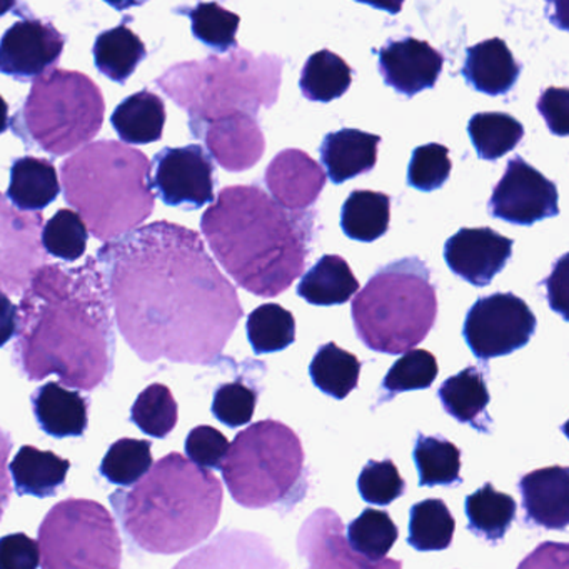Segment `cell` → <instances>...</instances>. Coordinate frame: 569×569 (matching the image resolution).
I'll return each instance as SVG.
<instances>
[{"label":"cell","mask_w":569,"mask_h":569,"mask_svg":"<svg viewBox=\"0 0 569 569\" xmlns=\"http://www.w3.org/2000/svg\"><path fill=\"white\" fill-rule=\"evenodd\" d=\"M98 262L119 331L142 361L211 365L242 318L234 288L182 226L131 232L101 248Z\"/></svg>","instance_id":"1"},{"label":"cell","mask_w":569,"mask_h":569,"mask_svg":"<svg viewBox=\"0 0 569 569\" xmlns=\"http://www.w3.org/2000/svg\"><path fill=\"white\" fill-rule=\"evenodd\" d=\"M14 365L29 381L58 375L69 388L94 391L111 378L116 336L111 299L98 261L78 269H38L18 309Z\"/></svg>","instance_id":"2"},{"label":"cell","mask_w":569,"mask_h":569,"mask_svg":"<svg viewBox=\"0 0 569 569\" xmlns=\"http://www.w3.org/2000/svg\"><path fill=\"white\" fill-rule=\"evenodd\" d=\"M315 212H289L258 186H229L202 214L212 254L239 288L276 298L305 271Z\"/></svg>","instance_id":"3"},{"label":"cell","mask_w":569,"mask_h":569,"mask_svg":"<svg viewBox=\"0 0 569 569\" xmlns=\"http://www.w3.org/2000/svg\"><path fill=\"white\" fill-rule=\"evenodd\" d=\"M222 485L211 471L179 452L159 459L131 491L111 505L126 535L142 551L178 555L211 536L221 518Z\"/></svg>","instance_id":"4"},{"label":"cell","mask_w":569,"mask_h":569,"mask_svg":"<svg viewBox=\"0 0 569 569\" xmlns=\"http://www.w3.org/2000/svg\"><path fill=\"white\" fill-rule=\"evenodd\" d=\"M152 162L118 141L92 142L62 162L66 201L102 242L131 234L154 211Z\"/></svg>","instance_id":"5"},{"label":"cell","mask_w":569,"mask_h":569,"mask_svg":"<svg viewBox=\"0 0 569 569\" xmlns=\"http://www.w3.org/2000/svg\"><path fill=\"white\" fill-rule=\"evenodd\" d=\"M356 335L371 351L405 355L428 338L438 316L431 272L418 258L379 268L352 299Z\"/></svg>","instance_id":"6"},{"label":"cell","mask_w":569,"mask_h":569,"mask_svg":"<svg viewBox=\"0 0 569 569\" xmlns=\"http://www.w3.org/2000/svg\"><path fill=\"white\" fill-rule=\"evenodd\" d=\"M229 59L209 58L202 62L172 66L156 81L159 89L189 114V126L204 124L234 112L256 118L259 104L278 101L282 61L254 59L239 49Z\"/></svg>","instance_id":"7"},{"label":"cell","mask_w":569,"mask_h":569,"mask_svg":"<svg viewBox=\"0 0 569 569\" xmlns=\"http://www.w3.org/2000/svg\"><path fill=\"white\" fill-rule=\"evenodd\" d=\"M301 439L289 426L264 419L229 445L222 479L238 505L249 509L295 508L308 492Z\"/></svg>","instance_id":"8"},{"label":"cell","mask_w":569,"mask_h":569,"mask_svg":"<svg viewBox=\"0 0 569 569\" xmlns=\"http://www.w3.org/2000/svg\"><path fill=\"white\" fill-rule=\"evenodd\" d=\"M101 89L81 72L52 69L36 79L12 129L26 144L66 156L91 142L104 124Z\"/></svg>","instance_id":"9"},{"label":"cell","mask_w":569,"mask_h":569,"mask_svg":"<svg viewBox=\"0 0 569 569\" xmlns=\"http://www.w3.org/2000/svg\"><path fill=\"white\" fill-rule=\"evenodd\" d=\"M42 569H121L122 541L111 512L92 499L56 505L39 528Z\"/></svg>","instance_id":"10"},{"label":"cell","mask_w":569,"mask_h":569,"mask_svg":"<svg viewBox=\"0 0 569 569\" xmlns=\"http://www.w3.org/2000/svg\"><path fill=\"white\" fill-rule=\"evenodd\" d=\"M536 316L512 292L478 299L466 315L462 336L476 358L489 361L525 348L536 331Z\"/></svg>","instance_id":"11"},{"label":"cell","mask_w":569,"mask_h":569,"mask_svg":"<svg viewBox=\"0 0 569 569\" xmlns=\"http://www.w3.org/2000/svg\"><path fill=\"white\" fill-rule=\"evenodd\" d=\"M488 211L509 224L532 226L559 214L558 188L521 156H516L492 189Z\"/></svg>","instance_id":"12"},{"label":"cell","mask_w":569,"mask_h":569,"mask_svg":"<svg viewBox=\"0 0 569 569\" xmlns=\"http://www.w3.org/2000/svg\"><path fill=\"white\" fill-rule=\"evenodd\" d=\"M159 198L168 206L201 209L216 201L214 162L198 144L168 148L152 159Z\"/></svg>","instance_id":"13"},{"label":"cell","mask_w":569,"mask_h":569,"mask_svg":"<svg viewBox=\"0 0 569 569\" xmlns=\"http://www.w3.org/2000/svg\"><path fill=\"white\" fill-rule=\"evenodd\" d=\"M66 36L42 19H21L0 39V74L19 82L36 81L61 61Z\"/></svg>","instance_id":"14"},{"label":"cell","mask_w":569,"mask_h":569,"mask_svg":"<svg viewBox=\"0 0 569 569\" xmlns=\"http://www.w3.org/2000/svg\"><path fill=\"white\" fill-rule=\"evenodd\" d=\"M335 509L319 508L299 529L298 551L308 569H402L399 559L369 561L349 548Z\"/></svg>","instance_id":"15"},{"label":"cell","mask_w":569,"mask_h":569,"mask_svg":"<svg viewBox=\"0 0 569 569\" xmlns=\"http://www.w3.org/2000/svg\"><path fill=\"white\" fill-rule=\"evenodd\" d=\"M512 244L491 228H462L446 241L445 261L462 281L486 288L508 264Z\"/></svg>","instance_id":"16"},{"label":"cell","mask_w":569,"mask_h":569,"mask_svg":"<svg viewBox=\"0 0 569 569\" xmlns=\"http://www.w3.org/2000/svg\"><path fill=\"white\" fill-rule=\"evenodd\" d=\"M194 138L202 139L221 168L246 171L264 154L266 139L258 121L246 112H234L204 124L192 126Z\"/></svg>","instance_id":"17"},{"label":"cell","mask_w":569,"mask_h":569,"mask_svg":"<svg viewBox=\"0 0 569 569\" xmlns=\"http://www.w3.org/2000/svg\"><path fill=\"white\" fill-rule=\"evenodd\" d=\"M378 56L385 84L408 98L435 88L445 66L441 52L415 38L389 41Z\"/></svg>","instance_id":"18"},{"label":"cell","mask_w":569,"mask_h":569,"mask_svg":"<svg viewBox=\"0 0 569 569\" xmlns=\"http://www.w3.org/2000/svg\"><path fill=\"white\" fill-rule=\"evenodd\" d=\"M172 569H288V565L262 536L228 529Z\"/></svg>","instance_id":"19"},{"label":"cell","mask_w":569,"mask_h":569,"mask_svg":"<svg viewBox=\"0 0 569 569\" xmlns=\"http://www.w3.org/2000/svg\"><path fill=\"white\" fill-rule=\"evenodd\" d=\"M321 166L299 149L279 152L266 169V188L274 201L288 211L299 212L311 208L326 186Z\"/></svg>","instance_id":"20"},{"label":"cell","mask_w":569,"mask_h":569,"mask_svg":"<svg viewBox=\"0 0 569 569\" xmlns=\"http://www.w3.org/2000/svg\"><path fill=\"white\" fill-rule=\"evenodd\" d=\"M526 522L551 531L569 525V469L565 466L536 469L519 479Z\"/></svg>","instance_id":"21"},{"label":"cell","mask_w":569,"mask_h":569,"mask_svg":"<svg viewBox=\"0 0 569 569\" xmlns=\"http://www.w3.org/2000/svg\"><path fill=\"white\" fill-rule=\"evenodd\" d=\"M519 74L521 66L502 39H488L466 49L462 76L481 94L491 98L508 94L518 82Z\"/></svg>","instance_id":"22"},{"label":"cell","mask_w":569,"mask_h":569,"mask_svg":"<svg viewBox=\"0 0 569 569\" xmlns=\"http://www.w3.org/2000/svg\"><path fill=\"white\" fill-rule=\"evenodd\" d=\"M39 428L52 438H81L89 425V401L59 382H46L31 398Z\"/></svg>","instance_id":"23"},{"label":"cell","mask_w":569,"mask_h":569,"mask_svg":"<svg viewBox=\"0 0 569 569\" xmlns=\"http://www.w3.org/2000/svg\"><path fill=\"white\" fill-rule=\"evenodd\" d=\"M381 138L359 129H341L338 132H329L322 139L321 161L326 166L335 184H342L349 179L368 174L378 162V148Z\"/></svg>","instance_id":"24"},{"label":"cell","mask_w":569,"mask_h":569,"mask_svg":"<svg viewBox=\"0 0 569 569\" xmlns=\"http://www.w3.org/2000/svg\"><path fill=\"white\" fill-rule=\"evenodd\" d=\"M439 401L446 415L461 425H469L482 435H488L492 418L488 415L491 395L485 376L475 366L451 376L438 389Z\"/></svg>","instance_id":"25"},{"label":"cell","mask_w":569,"mask_h":569,"mask_svg":"<svg viewBox=\"0 0 569 569\" xmlns=\"http://www.w3.org/2000/svg\"><path fill=\"white\" fill-rule=\"evenodd\" d=\"M69 469L71 461L34 446H22L9 466L16 492L39 499L54 496L64 486Z\"/></svg>","instance_id":"26"},{"label":"cell","mask_w":569,"mask_h":569,"mask_svg":"<svg viewBox=\"0 0 569 569\" xmlns=\"http://www.w3.org/2000/svg\"><path fill=\"white\" fill-rule=\"evenodd\" d=\"M61 194L58 171L46 159L19 158L11 168L8 198L21 211L38 212L51 206Z\"/></svg>","instance_id":"27"},{"label":"cell","mask_w":569,"mask_h":569,"mask_svg":"<svg viewBox=\"0 0 569 569\" xmlns=\"http://www.w3.org/2000/svg\"><path fill=\"white\" fill-rule=\"evenodd\" d=\"M111 124L128 144L142 146L161 141L166 126L164 101L154 92H136L116 108Z\"/></svg>","instance_id":"28"},{"label":"cell","mask_w":569,"mask_h":569,"mask_svg":"<svg viewBox=\"0 0 569 569\" xmlns=\"http://www.w3.org/2000/svg\"><path fill=\"white\" fill-rule=\"evenodd\" d=\"M359 281L346 259L326 254L302 276L298 296L312 306L345 305L358 295Z\"/></svg>","instance_id":"29"},{"label":"cell","mask_w":569,"mask_h":569,"mask_svg":"<svg viewBox=\"0 0 569 569\" xmlns=\"http://www.w3.org/2000/svg\"><path fill=\"white\" fill-rule=\"evenodd\" d=\"M468 529L489 545H498L516 519V501L512 496L498 491L486 482L478 491L466 498Z\"/></svg>","instance_id":"30"},{"label":"cell","mask_w":569,"mask_h":569,"mask_svg":"<svg viewBox=\"0 0 569 569\" xmlns=\"http://www.w3.org/2000/svg\"><path fill=\"white\" fill-rule=\"evenodd\" d=\"M92 52L98 71L118 84H126L148 58L144 42L124 24L99 34Z\"/></svg>","instance_id":"31"},{"label":"cell","mask_w":569,"mask_h":569,"mask_svg":"<svg viewBox=\"0 0 569 569\" xmlns=\"http://www.w3.org/2000/svg\"><path fill=\"white\" fill-rule=\"evenodd\" d=\"M391 198L385 192L355 191L341 209V228L352 241L375 242L388 232Z\"/></svg>","instance_id":"32"},{"label":"cell","mask_w":569,"mask_h":569,"mask_svg":"<svg viewBox=\"0 0 569 569\" xmlns=\"http://www.w3.org/2000/svg\"><path fill=\"white\" fill-rule=\"evenodd\" d=\"M352 84V69L329 49L315 52L302 68L299 89L308 101L331 102L342 98Z\"/></svg>","instance_id":"33"},{"label":"cell","mask_w":569,"mask_h":569,"mask_svg":"<svg viewBox=\"0 0 569 569\" xmlns=\"http://www.w3.org/2000/svg\"><path fill=\"white\" fill-rule=\"evenodd\" d=\"M309 375L319 391L342 401L358 388L361 361L335 342H328L312 358Z\"/></svg>","instance_id":"34"},{"label":"cell","mask_w":569,"mask_h":569,"mask_svg":"<svg viewBox=\"0 0 569 569\" xmlns=\"http://www.w3.org/2000/svg\"><path fill=\"white\" fill-rule=\"evenodd\" d=\"M416 468L419 472V486H455L461 479V451L455 442L442 436L419 435L412 449Z\"/></svg>","instance_id":"35"},{"label":"cell","mask_w":569,"mask_h":569,"mask_svg":"<svg viewBox=\"0 0 569 569\" xmlns=\"http://www.w3.org/2000/svg\"><path fill=\"white\" fill-rule=\"evenodd\" d=\"M456 521L442 499L416 502L409 511V546L416 551H445L452 545Z\"/></svg>","instance_id":"36"},{"label":"cell","mask_w":569,"mask_h":569,"mask_svg":"<svg viewBox=\"0 0 569 569\" xmlns=\"http://www.w3.org/2000/svg\"><path fill=\"white\" fill-rule=\"evenodd\" d=\"M468 134L482 161H498L525 138L518 119L505 112H479L469 119Z\"/></svg>","instance_id":"37"},{"label":"cell","mask_w":569,"mask_h":569,"mask_svg":"<svg viewBox=\"0 0 569 569\" xmlns=\"http://www.w3.org/2000/svg\"><path fill=\"white\" fill-rule=\"evenodd\" d=\"M438 361L426 349H411L398 359L382 379L375 408L391 401L401 392L431 388L438 378Z\"/></svg>","instance_id":"38"},{"label":"cell","mask_w":569,"mask_h":569,"mask_svg":"<svg viewBox=\"0 0 569 569\" xmlns=\"http://www.w3.org/2000/svg\"><path fill=\"white\" fill-rule=\"evenodd\" d=\"M246 331L256 355L284 351L296 341V321L281 305H262L249 315Z\"/></svg>","instance_id":"39"},{"label":"cell","mask_w":569,"mask_h":569,"mask_svg":"<svg viewBox=\"0 0 569 569\" xmlns=\"http://www.w3.org/2000/svg\"><path fill=\"white\" fill-rule=\"evenodd\" d=\"M398 526L382 509L368 508L348 526V545L369 561H381L398 541Z\"/></svg>","instance_id":"40"},{"label":"cell","mask_w":569,"mask_h":569,"mask_svg":"<svg viewBox=\"0 0 569 569\" xmlns=\"http://www.w3.org/2000/svg\"><path fill=\"white\" fill-rule=\"evenodd\" d=\"M151 448V441L146 439H119L106 452L99 471L112 485L121 488L134 486L152 468Z\"/></svg>","instance_id":"41"},{"label":"cell","mask_w":569,"mask_h":569,"mask_svg":"<svg viewBox=\"0 0 569 569\" xmlns=\"http://www.w3.org/2000/svg\"><path fill=\"white\" fill-rule=\"evenodd\" d=\"M179 408L168 386H148L136 399L131 421L151 438H168L178 425Z\"/></svg>","instance_id":"42"},{"label":"cell","mask_w":569,"mask_h":569,"mask_svg":"<svg viewBox=\"0 0 569 569\" xmlns=\"http://www.w3.org/2000/svg\"><path fill=\"white\" fill-rule=\"evenodd\" d=\"M89 231L81 216L71 209H61L46 222L41 232L42 246L49 254L62 261L74 262L86 254Z\"/></svg>","instance_id":"43"},{"label":"cell","mask_w":569,"mask_h":569,"mask_svg":"<svg viewBox=\"0 0 569 569\" xmlns=\"http://www.w3.org/2000/svg\"><path fill=\"white\" fill-rule=\"evenodd\" d=\"M192 34L202 44L218 52H228L236 48V34L241 24V18L228 9L211 2V4H198L189 9Z\"/></svg>","instance_id":"44"},{"label":"cell","mask_w":569,"mask_h":569,"mask_svg":"<svg viewBox=\"0 0 569 569\" xmlns=\"http://www.w3.org/2000/svg\"><path fill=\"white\" fill-rule=\"evenodd\" d=\"M452 162L442 144L419 146L412 151L408 168V184L422 192L442 188L451 174Z\"/></svg>","instance_id":"45"},{"label":"cell","mask_w":569,"mask_h":569,"mask_svg":"<svg viewBox=\"0 0 569 569\" xmlns=\"http://www.w3.org/2000/svg\"><path fill=\"white\" fill-rule=\"evenodd\" d=\"M359 495L369 505L389 506L406 492V481L391 459L369 461L358 478Z\"/></svg>","instance_id":"46"},{"label":"cell","mask_w":569,"mask_h":569,"mask_svg":"<svg viewBox=\"0 0 569 569\" xmlns=\"http://www.w3.org/2000/svg\"><path fill=\"white\" fill-rule=\"evenodd\" d=\"M258 398V391L246 382H226L216 389L212 415L228 428H241L254 416Z\"/></svg>","instance_id":"47"},{"label":"cell","mask_w":569,"mask_h":569,"mask_svg":"<svg viewBox=\"0 0 569 569\" xmlns=\"http://www.w3.org/2000/svg\"><path fill=\"white\" fill-rule=\"evenodd\" d=\"M228 451V438L212 426H198L186 439L189 461L202 469H221Z\"/></svg>","instance_id":"48"},{"label":"cell","mask_w":569,"mask_h":569,"mask_svg":"<svg viewBox=\"0 0 569 569\" xmlns=\"http://www.w3.org/2000/svg\"><path fill=\"white\" fill-rule=\"evenodd\" d=\"M41 551L38 541L24 532L0 538V569H38Z\"/></svg>","instance_id":"49"},{"label":"cell","mask_w":569,"mask_h":569,"mask_svg":"<svg viewBox=\"0 0 569 569\" xmlns=\"http://www.w3.org/2000/svg\"><path fill=\"white\" fill-rule=\"evenodd\" d=\"M539 114L548 124L549 131L559 138L569 134V91L565 88H548L539 96Z\"/></svg>","instance_id":"50"},{"label":"cell","mask_w":569,"mask_h":569,"mask_svg":"<svg viewBox=\"0 0 569 569\" xmlns=\"http://www.w3.org/2000/svg\"><path fill=\"white\" fill-rule=\"evenodd\" d=\"M516 569H569V546L566 542H542Z\"/></svg>","instance_id":"51"},{"label":"cell","mask_w":569,"mask_h":569,"mask_svg":"<svg viewBox=\"0 0 569 569\" xmlns=\"http://www.w3.org/2000/svg\"><path fill=\"white\" fill-rule=\"evenodd\" d=\"M568 254L559 259L558 264H555L551 278L548 279L549 302L552 309L559 311L562 318L568 319L566 315V296H568Z\"/></svg>","instance_id":"52"},{"label":"cell","mask_w":569,"mask_h":569,"mask_svg":"<svg viewBox=\"0 0 569 569\" xmlns=\"http://www.w3.org/2000/svg\"><path fill=\"white\" fill-rule=\"evenodd\" d=\"M12 451V439L9 432L0 429V521L8 509L12 495L11 478H9L8 461Z\"/></svg>","instance_id":"53"},{"label":"cell","mask_w":569,"mask_h":569,"mask_svg":"<svg viewBox=\"0 0 569 569\" xmlns=\"http://www.w3.org/2000/svg\"><path fill=\"white\" fill-rule=\"evenodd\" d=\"M18 332V308L6 292L0 291V348Z\"/></svg>","instance_id":"54"},{"label":"cell","mask_w":569,"mask_h":569,"mask_svg":"<svg viewBox=\"0 0 569 569\" xmlns=\"http://www.w3.org/2000/svg\"><path fill=\"white\" fill-rule=\"evenodd\" d=\"M9 104L6 99L0 96V134H4L9 129Z\"/></svg>","instance_id":"55"},{"label":"cell","mask_w":569,"mask_h":569,"mask_svg":"<svg viewBox=\"0 0 569 569\" xmlns=\"http://www.w3.org/2000/svg\"><path fill=\"white\" fill-rule=\"evenodd\" d=\"M16 8V2H11V0H2L0 2V18L6 14V12L11 11V9Z\"/></svg>","instance_id":"56"}]
</instances>
